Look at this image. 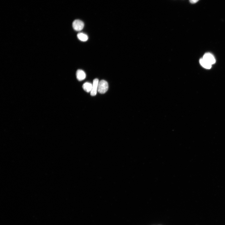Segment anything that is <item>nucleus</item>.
I'll return each mask as SVG.
<instances>
[{
    "mask_svg": "<svg viewBox=\"0 0 225 225\" xmlns=\"http://www.w3.org/2000/svg\"><path fill=\"white\" fill-rule=\"evenodd\" d=\"M72 26L75 30L79 31L83 28L84 23L82 21L80 20H75L73 22Z\"/></svg>",
    "mask_w": 225,
    "mask_h": 225,
    "instance_id": "2",
    "label": "nucleus"
},
{
    "mask_svg": "<svg viewBox=\"0 0 225 225\" xmlns=\"http://www.w3.org/2000/svg\"><path fill=\"white\" fill-rule=\"evenodd\" d=\"M76 76L77 79L79 81H81L85 78L86 74L83 70L78 69L76 72Z\"/></svg>",
    "mask_w": 225,
    "mask_h": 225,
    "instance_id": "5",
    "label": "nucleus"
},
{
    "mask_svg": "<svg viewBox=\"0 0 225 225\" xmlns=\"http://www.w3.org/2000/svg\"><path fill=\"white\" fill-rule=\"evenodd\" d=\"M202 58L211 65L214 64L216 62L214 57L210 53H205Z\"/></svg>",
    "mask_w": 225,
    "mask_h": 225,
    "instance_id": "3",
    "label": "nucleus"
},
{
    "mask_svg": "<svg viewBox=\"0 0 225 225\" xmlns=\"http://www.w3.org/2000/svg\"><path fill=\"white\" fill-rule=\"evenodd\" d=\"M199 62L202 67L206 69H209L211 67L212 65L206 61L202 58L200 59Z\"/></svg>",
    "mask_w": 225,
    "mask_h": 225,
    "instance_id": "7",
    "label": "nucleus"
},
{
    "mask_svg": "<svg viewBox=\"0 0 225 225\" xmlns=\"http://www.w3.org/2000/svg\"><path fill=\"white\" fill-rule=\"evenodd\" d=\"M108 88V82L105 80H102L99 82L98 91L101 94H104L106 92Z\"/></svg>",
    "mask_w": 225,
    "mask_h": 225,
    "instance_id": "1",
    "label": "nucleus"
},
{
    "mask_svg": "<svg viewBox=\"0 0 225 225\" xmlns=\"http://www.w3.org/2000/svg\"><path fill=\"white\" fill-rule=\"evenodd\" d=\"M77 37L80 41L85 42L88 39V37L86 34L82 32H80L77 34Z\"/></svg>",
    "mask_w": 225,
    "mask_h": 225,
    "instance_id": "8",
    "label": "nucleus"
},
{
    "mask_svg": "<svg viewBox=\"0 0 225 225\" xmlns=\"http://www.w3.org/2000/svg\"><path fill=\"white\" fill-rule=\"evenodd\" d=\"M92 84L88 82H86L82 85V88L84 91L87 92H91L92 89Z\"/></svg>",
    "mask_w": 225,
    "mask_h": 225,
    "instance_id": "6",
    "label": "nucleus"
},
{
    "mask_svg": "<svg viewBox=\"0 0 225 225\" xmlns=\"http://www.w3.org/2000/svg\"><path fill=\"white\" fill-rule=\"evenodd\" d=\"M99 82L98 79L97 78H95L93 80L92 89L90 92V95L92 96H95L96 95L98 91Z\"/></svg>",
    "mask_w": 225,
    "mask_h": 225,
    "instance_id": "4",
    "label": "nucleus"
},
{
    "mask_svg": "<svg viewBox=\"0 0 225 225\" xmlns=\"http://www.w3.org/2000/svg\"><path fill=\"white\" fill-rule=\"evenodd\" d=\"M190 3L194 4L197 2L199 0H189Z\"/></svg>",
    "mask_w": 225,
    "mask_h": 225,
    "instance_id": "9",
    "label": "nucleus"
}]
</instances>
